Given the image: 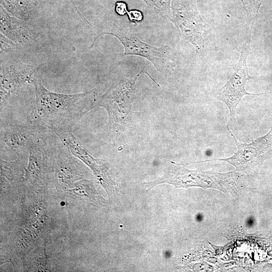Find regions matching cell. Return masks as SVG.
<instances>
[{
  "instance_id": "6da1fadb",
  "label": "cell",
  "mask_w": 272,
  "mask_h": 272,
  "mask_svg": "<svg viewBox=\"0 0 272 272\" xmlns=\"http://www.w3.org/2000/svg\"><path fill=\"white\" fill-rule=\"evenodd\" d=\"M35 88V105L30 114L31 124L58 138L72 132L75 124L88 111L98 106L101 95L97 89L73 94L46 89L38 74L32 82Z\"/></svg>"
},
{
  "instance_id": "7a4b0ae2",
  "label": "cell",
  "mask_w": 272,
  "mask_h": 272,
  "mask_svg": "<svg viewBox=\"0 0 272 272\" xmlns=\"http://www.w3.org/2000/svg\"><path fill=\"white\" fill-rule=\"evenodd\" d=\"M164 176L155 181L144 183L148 189L161 183H167L176 187L200 186L203 188L218 189L227 195H234L243 186L242 175L236 171L219 173L214 171L191 170L171 162Z\"/></svg>"
},
{
  "instance_id": "3957f363",
  "label": "cell",
  "mask_w": 272,
  "mask_h": 272,
  "mask_svg": "<svg viewBox=\"0 0 272 272\" xmlns=\"http://www.w3.org/2000/svg\"><path fill=\"white\" fill-rule=\"evenodd\" d=\"M103 34L116 37L124 48V54L145 57L154 65L157 71L163 74L170 73L176 65L175 53L169 46L157 47L150 45L116 25L99 34L90 48L93 46L96 39Z\"/></svg>"
},
{
  "instance_id": "277c9868",
  "label": "cell",
  "mask_w": 272,
  "mask_h": 272,
  "mask_svg": "<svg viewBox=\"0 0 272 272\" xmlns=\"http://www.w3.org/2000/svg\"><path fill=\"white\" fill-rule=\"evenodd\" d=\"M145 73L156 83L144 69L117 83L113 84L102 95L98 106L106 109L108 114L109 125L117 128L123 124L130 113L133 98L134 85L139 76Z\"/></svg>"
},
{
  "instance_id": "5b68a950",
  "label": "cell",
  "mask_w": 272,
  "mask_h": 272,
  "mask_svg": "<svg viewBox=\"0 0 272 272\" xmlns=\"http://www.w3.org/2000/svg\"><path fill=\"white\" fill-rule=\"evenodd\" d=\"M171 9V21L184 38L199 51L203 46L210 27L200 16L196 0H172Z\"/></svg>"
},
{
  "instance_id": "8992f818",
  "label": "cell",
  "mask_w": 272,
  "mask_h": 272,
  "mask_svg": "<svg viewBox=\"0 0 272 272\" xmlns=\"http://www.w3.org/2000/svg\"><path fill=\"white\" fill-rule=\"evenodd\" d=\"M228 130L233 138L237 151L229 158H213L195 163L225 161L234 166L238 172H249L258 167L272 154V127L265 135L257 138L249 144L239 143L230 129L226 117Z\"/></svg>"
},
{
  "instance_id": "52a82bcc",
  "label": "cell",
  "mask_w": 272,
  "mask_h": 272,
  "mask_svg": "<svg viewBox=\"0 0 272 272\" xmlns=\"http://www.w3.org/2000/svg\"><path fill=\"white\" fill-rule=\"evenodd\" d=\"M250 35L251 33L241 49L236 70L224 86L219 90L217 96L218 100L222 101L227 106L230 118L234 121L236 119V109L245 95L258 96L262 94L249 93L245 89L247 81L251 79L248 73L247 64L250 48Z\"/></svg>"
},
{
  "instance_id": "ba28073f",
  "label": "cell",
  "mask_w": 272,
  "mask_h": 272,
  "mask_svg": "<svg viewBox=\"0 0 272 272\" xmlns=\"http://www.w3.org/2000/svg\"><path fill=\"white\" fill-rule=\"evenodd\" d=\"M1 107L11 94L26 83L32 84L38 74V67L25 64L10 57H1Z\"/></svg>"
},
{
  "instance_id": "9c48e42d",
  "label": "cell",
  "mask_w": 272,
  "mask_h": 272,
  "mask_svg": "<svg viewBox=\"0 0 272 272\" xmlns=\"http://www.w3.org/2000/svg\"><path fill=\"white\" fill-rule=\"evenodd\" d=\"M74 156L84 162L93 171L105 188L113 187L115 182L112 179L110 171L106 164L94 158L83 144L74 135L72 132L59 138Z\"/></svg>"
},
{
  "instance_id": "30bf717a",
  "label": "cell",
  "mask_w": 272,
  "mask_h": 272,
  "mask_svg": "<svg viewBox=\"0 0 272 272\" xmlns=\"http://www.w3.org/2000/svg\"><path fill=\"white\" fill-rule=\"evenodd\" d=\"M1 139L15 153L28 152V145L35 128L32 125L3 124L1 127Z\"/></svg>"
},
{
  "instance_id": "8fae6325",
  "label": "cell",
  "mask_w": 272,
  "mask_h": 272,
  "mask_svg": "<svg viewBox=\"0 0 272 272\" xmlns=\"http://www.w3.org/2000/svg\"><path fill=\"white\" fill-rule=\"evenodd\" d=\"M1 34L17 44L26 42L30 38L29 29L25 22L11 17L2 8Z\"/></svg>"
},
{
  "instance_id": "7c38bea8",
  "label": "cell",
  "mask_w": 272,
  "mask_h": 272,
  "mask_svg": "<svg viewBox=\"0 0 272 272\" xmlns=\"http://www.w3.org/2000/svg\"><path fill=\"white\" fill-rule=\"evenodd\" d=\"M14 161H7L1 158V173L11 182H19L25 174L24 158L26 153L16 154Z\"/></svg>"
},
{
  "instance_id": "4fadbf2b",
  "label": "cell",
  "mask_w": 272,
  "mask_h": 272,
  "mask_svg": "<svg viewBox=\"0 0 272 272\" xmlns=\"http://www.w3.org/2000/svg\"><path fill=\"white\" fill-rule=\"evenodd\" d=\"M148 5L158 12L164 15L171 21L172 19V12L170 8V0H145Z\"/></svg>"
},
{
  "instance_id": "5bb4252c",
  "label": "cell",
  "mask_w": 272,
  "mask_h": 272,
  "mask_svg": "<svg viewBox=\"0 0 272 272\" xmlns=\"http://www.w3.org/2000/svg\"><path fill=\"white\" fill-rule=\"evenodd\" d=\"M246 12L248 19L252 21L253 25L254 21L257 16L259 8L263 0H241Z\"/></svg>"
},
{
  "instance_id": "9a60e30c",
  "label": "cell",
  "mask_w": 272,
  "mask_h": 272,
  "mask_svg": "<svg viewBox=\"0 0 272 272\" xmlns=\"http://www.w3.org/2000/svg\"><path fill=\"white\" fill-rule=\"evenodd\" d=\"M17 46V43L1 34V56L14 52Z\"/></svg>"
},
{
  "instance_id": "2e32d148",
  "label": "cell",
  "mask_w": 272,
  "mask_h": 272,
  "mask_svg": "<svg viewBox=\"0 0 272 272\" xmlns=\"http://www.w3.org/2000/svg\"><path fill=\"white\" fill-rule=\"evenodd\" d=\"M129 20L132 23H138L142 21L144 16L142 13L137 10H131L126 14Z\"/></svg>"
},
{
  "instance_id": "e0dca14e",
  "label": "cell",
  "mask_w": 272,
  "mask_h": 272,
  "mask_svg": "<svg viewBox=\"0 0 272 272\" xmlns=\"http://www.w3.org/2000/svg\"><path fill=\"white\" fill-rule=\"evenodd\" d=\"M115 10L116 13L120 16H123L127 14V5L124 2H117L115 3Z\"/></svg>"
},
{
  "instance_id": "ac0fdd59",
  "label": "cell",
  "mask_w": 272,
  "mask_h": 272,
  "mask_svg": "<svg viewBox=\"0 0 272 272\" xmlns=\"http://www.w3.org/2000/svg\"><path fill=\"white\" fill-rule=\"evenodd\" d=\"M254 219L252 217L248 218L246 222L247 226L248 227L252 226L254 224Z\"/></svg>"
},
{
  "instance_id": "d6986e66",
  "label": "cell",
  "mask_w": 272,
  "mask_h": 272,
  "mask_svg": "<svg viewBox=\"0 0 272 272\" xmlns=\"http://www.w3.org/2000/svg\"><path fill=\"white\" fill-rule=\"evenodd\" d=\"M203 219L202 215L201 214H198L196 216V219L197 221H201Z\"/></svg>"
}]
</instances>
